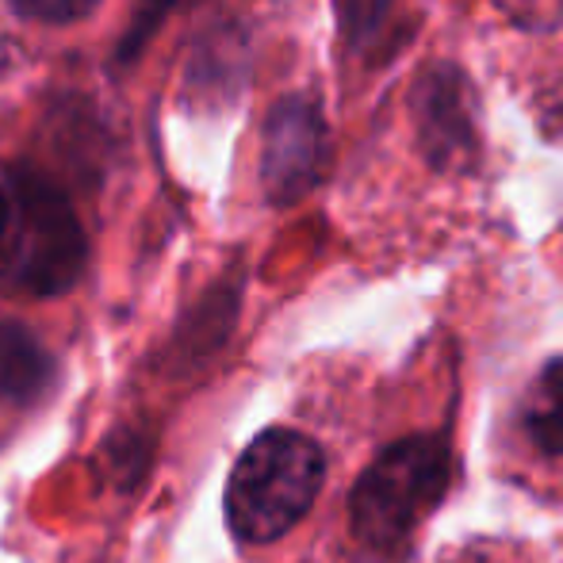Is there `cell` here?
Masks as SVG:
<instances>
[{"mask_svg": "<svg viewBox=\"0 0 563 563\" xmlns=\"http://www.w3.org/2000/svg\"><path fill=\"white\" fill-rule=\"evenodd\" d=\"M327 475L322 449L296 430H268L242 452L227 483L230 533L245 544L280 541L314 506Z\"/></svg>", "mask_w": 563, "mask_h": 563, "instance_id": "cell-1", "label": "cell"}, {"mask_svg": "<svg viewBox=\"0 0 563 563\" xmlns=\"http://www.w3.org/2000/svg\"><path fill=\"white\" fill-rule=\"evenodd\" d=\"M452 475L449 449L438 438L395 441L376 456L353 490V529L379 552L402 549L418 526L438 510Z\"/></svg>", "mask_w": 563, "mask_h": 563, "instance_id": "cell-2", "label": "cell"}, {"mask_svg": "<svg viewBox=\"0 0 563 563\" xmlns=\"http://www.w3.org/2000/svg\"><path fill=\"white\" fill-rule=\"evenodd\" d=\"M12 245L4 276L31 296H58L74 288L85 268V230L74 208L46 177L31 169L12 173Z\"/></svg>", "mask_w": 563, "mask_h": 563, "instance_id": "cell-3", "label": "cell"}, {"mask_svg": "<svg viewBox=\"0 0 563 563\" xmlns=\"http://www.w3.org/2000/svg\"><path fill=\"white\" fill-rule=\"evenodd\" d=\"M327 165V123L307 97H284L265 119L261 180L268 200L291 203L311 192Z\"/></svg>", "mask_w": 563, "mask_h": 563, "instance_id": "cell-4", "label": "cell"}, {"mask_svg": "<svg viewBox=\"0 0 563 563\" xmlns=\"http://www.w3.org/2000/svg\"><path fill=\"white\" fill-rule=\"evenodd\" d=\"M415 123L426 157L445 173H464L479 157V123L467 77L456 66H433L415 89Z\"/></svg>", "mask_w": 563, "mask_h": 563, "instance_id": "cell-5", "label": "cell"}, {"mask_svg": "<svg viewBox=\"0 0 563 563\" xmlns=\"http://www.w3.org/2000/svg\"><path fill=\"white\" fill-rule=\"evenodd\" d=\"M51 353L20 322H0V399L31 402L51 384Z\"/></svg>", "mask_w": 563, "mask_h": 563, "instance_id": "cell-6", "label": "cell"}, {"mask_svg": "<svg viewBox=\"0 0 563 563\" xmlns=\"http://www.w3.org/2000/svg\"><path fill=\"white\" fill-rule=\"evenodd\" d=\"M526 433L537 452L563 464V361L549 364L526 402Z\"/></svg>", "mask_w": 563, "mask_h": 563, "instance_id": "cell-7", "label": "cell"}, {"mask_svg": "<svg viewBox=\"0 0 563 563\" xmlns=\"http://www.w3.org/2000/svg\"><path fill=\"white\" fill-rule=\"evenodd\" d=\"M338 4V27L349 46H368L376 31L384 27L391 0H334Z\"/></svg>", "mask_w": 563, "mask_h": 563, "instance_id": "cell-8", "label": "cell"}, {"mask_svg": "<svg viewBox=\"0 0 563 563\" xmlns=\"http://www.w3.org/2000/svg\"><path fill=\"white\" fill-rule=\"evenodd\" d=\"M188 4H196V0H142L139 20H134L131 31H126V43H123V51H119V58H123V62L134 58V54L142 51V43H146V38L162 27L165 15L177 12V8H188Z\"/></svg>", "mask_w": 563, "mask_h": 563, "instance_id": "cell-9", "label": "cell"}, {"mask_svg": "<svg viewBox=\"0 0 563 563\" xmlns=\"http://www.w3.org/2000/svg\"><path fill=\"white\" fill-rule=\"evenodd\" d=\"M97 4L100 0H12L15 12L35 23H77Z\"/></svg>", "mask_w": 563, "mask_h": 563, "instance_id": "cell-10", "label": "cell"}, {"mask_svg": "<svg viewBox=\"0 0 563 563\" xmlns=\"http://www.w3.org/2000/svg\"><path fill=\"white\" fill-rule=\"evenodd\" d=\"M503 8H510L518 20L526 23H541V20H552V15L563 8V0H498Z\"/></svg>", "mask_w": 563, "mask_h": 563, "instance_id": "cell-11", "label": "cell"}, {"mask_svg": "<svg viewBox=\"0 0 563 563\" xmlns=\"http://www.w3.org/2000/svg\"><path fill=\"white\" fill-rule=\"evenodd\" d=\"M12 192L8 188H0V273H4L8 265V245H12Z\"/></svg>", "mask_w": 563, "mask_h": 563, "instance_id": "cell-12", "label": "cell"}, {"mask_svg": "<svg viewBox=\"0 0 563 563\" xmlns=\"http://www.w3.org/2000/svg\"><path fill=\"white\" fill-rule=\"evenodd\" d=\"M544 123H549V131L563 139V77L549 89V97H544Z\"/></svg>", "mask_w": 563, "mask_h": 563, "instance_id": "cell-13", "label": "cell"}]
</instances>
